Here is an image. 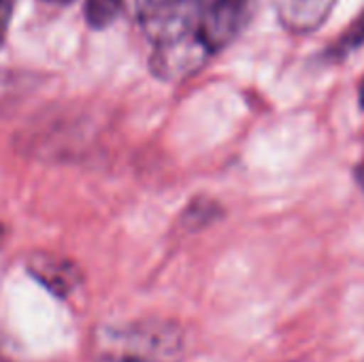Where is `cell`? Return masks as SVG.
I'll use <instances>...</instances> for the list:
<instances>
[{
    "label": "cell",
    "mask_w": 364,
    "mask_h": 362,
    "mask_svg": "<svg viewBox=\"0 0 364 362\" xmlns=\"http://www.w3.org/2000/svg\"><path fill=\"white\" fill-rule=\"evenodd\" d=\"M151 43L149 68L164 81L198 73L247 23L256 0H136Z\"/></svg>",
    "instance_id": "6da1fadb"
},
{
    "label": "cell",
    "mask_w": 364,
    "mask_h": 362,
    "mask_svg": "<svg viewBox=\"0 0 364 362\" xmlns=\"http://www.w3.org/2000/svg\"><path fill=\"white\" fill-rule=\"evenodd\" d=\"M181 333L177 326L149 320L107 333L100 362H177Z\"/></svg>",
    "instance_id": "7a4b0ae2"
},
{
    "label": "cell",
    "mask_w": 364,
    "mask_h": 362,
    "mask_svg": "<svg viewBox=\"0 0 364 362\" xmlns=\"http://www.w3.org/2000/svg\"><path fill=\"white\" fill-rule=\"evenodd\" d=\"M273 4L288 30L309 32L328 17L337 0H273Z\"/></svg>",
    "instance_id": "3957f363"
},
{
    "label": "cell",
    "mask_w": 364,
    "mask_h": 362,
    "mask_svg": "<svg viewBox=\"0 0 364 362\" xmlns=\"http://www.w3.org/2000/svg\"><path fill=\"white\" fill-rule=\"evenodd\" d=\"M32 273L51 290L58 294L68 292L73 288V282H77V271L70 262H60L55 258H36L32 260Z\"/></svg>",
    "instance_id": "277c9868"
},
{
    "label": "cell",
    "mask_w": 364,
    "mask_h": 362,
    "mask_svg": "<svg viewBox=\"0 0 364 362\" xmlns=\"http://www.w3.org/2000/svg\"><path fill=\"white\" fill-rule=\"evenodd\" d=\"M128 0H85V17L90 26L105 28L111 23Z\"/></svg>",
    "instance_id": "5b68a950"
},
{
    "label": "cell",
    "mask_w": 364,
    "mask_h": 362,
    "mask_svg": "<svg viewBox=\"0 0 364 362\" xmlns=\"http://www.w3.org/2000/svg\"><path fill=\"white\" fill-rule=\"evenodd\" d=\"M13 2L15 0H0V45L6 36V28L11 21V11H13Z\"/></svg>",
    "instance_id": "8992f818"
},
{
    "label": "cell",
    "mask_w": 364,
    "mask_h": 362,
    "mask_svg": "<svg viewBox=\"0 0 364 362\" xmlns=\"http://www.w3.org/2000/svg\"><path fill=\"white\" fill-rule=\"evenodd\" d=\"M358 94H360V105L364 107V77L363 81H360V92H358Z\"/></svg>",
    "instance_id": "52a82bcc"
},
{
    "label": "cell",
    "mask_w": 364,
    "mask_h": 362,
    "mask_svg": "<svg viewBox=\"0 0 364 362\" xmlns=\"http://www.w3.org/2000/svg\"><path fill=\"white\" fill-rule=\"evenodd\" d=\"M358 177H360V181H363V188H364V164H363V169L358 171Z\"/></svg>",
    "instance_id": "ba28073f"
},
{
    "label": "cell",
    "mask_w": 364,
    "mask_h": 362,
    "mask_svg": "<svg viewBox=\"0 0 364 362\" xmlns=\"http://www.w3.org/2000/svg\"><path fill=\"white\" fill-rule=\"evenodd\" d=\"M47 2H73V0H47Z\"/></svg>",
    "instance_id": "9c48e42d"
},
{
    "label": "cell",
    "mask_w": 364,
    "mask_h": 362,
    "mask_svg": "<svg viewBox=\"0 0 364 362\" xmlns=\"http://www.w3.org/2000/svg\"><path fill=\"white\" fill-rule=\"evenodd\" d=\"M134 2H136V0H134Z\"/></svg>",
    "instance_id": "30bf717a"
}]
</instances>
